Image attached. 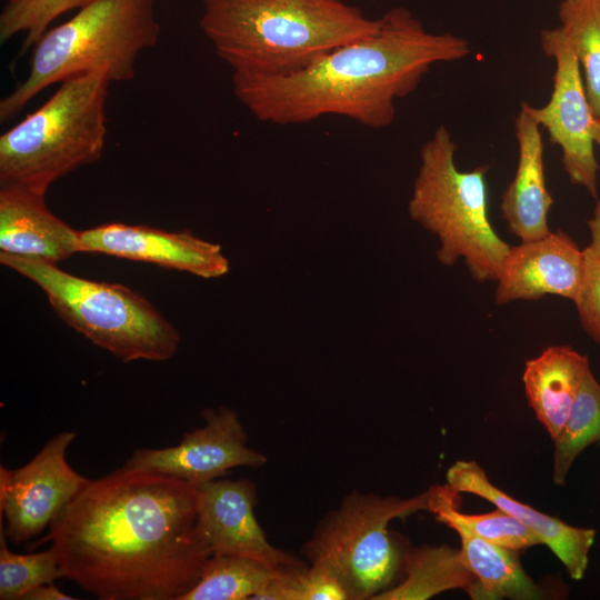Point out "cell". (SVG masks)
<instances>
[{
  "label": "cell",
  "mask_w": 600,
  "mask_h": 600,
  "mask_svg": "<svg viewBox=\"0 0 600 600\" xmlns=\"http://www.w3.org/2000/svg\"><path fill=\"white\" fill-rule=\"evenodd\" d=\"M457 148L443 124L422 146L408 213L438 237L441 264L453 266L462 258L476 281H496L511 247L490 221L489 166L460 171L454 162Z\"/></svg>",
  "instance_id": "cell-6"
},
{
  "label": "cell",
  "mask_w": 600,
  "mask_h": 600,
  "mask_svg": "<svg viewBox=\"0 0 600 600\" xmlns=\"http://www.w3.org/2000/svg\"><path fill=\"white\" fill-rule=\"evenodd\" d=\"M379 30L282 76L232 73L236 98L260 121L299 124L341 116L372 129L389 127L394 102L412 93L434 63L471 53L450 32L431 33L406 8L387 11Z\"/></svg>",
  "instance_id": "cell-2"
},
{
  "label": "cell",
  "mask_w": 600,
  "mask_h": 600,
  "mask_svg": "<svg viewBox=\"0 0 600 600\" xmlns=\"http://www.w3.org/2000/svg\"><path fill=\"white\" fill-rule=\"evenodd\" d=\"M429 490L428 511L452 530H466L484 541L518 552L542 544L530 529L499 508L487 513H463L458 510L459 492L448 483Z\"/></svg>",
  "instance_id": "cell-22"
},
{
  "label": "cell",
  "mask_w": 600,
  "mask_h": 600,
  "mask_svg": "<svg viewBox=\"0 0 600 600\" xmlns=\"http://www.w3.org/2000/svg\"><path fill=\"white\" fill-rule=\"evenodd\" d=\"M0 262L37 284L64 323L122 362L176 354L179 331L131 289L73 276L41 259L0 252Z\"/></svg>",
  "instance_id": "cell-7"
},
{
  "label": "cell",
  "mask_w": 600,
  "mask_h": 600,
  "mask_svg": "<svg viewBox=\"0 0 600 600\" xmlns=\"http://www.w3.org/2000/svg\"><path fill=\"white\" fill-rule=\"evenodd\" d=\"M518 167L501 198V212L509 230L529 241L547 236L553 199L546 186L543 143L539 123L521 108L514 119Z\"/></svg>",
  "instance_id": "cell-17"
},
{
  "label": "cell",
  "mask_w": 600,
  "mask_h": 600,
  "mask_svg": "<svg viewBox=\"0 0 600 600\" xmlns=\"http://www.w3.org/2000/svg\"><path fill=\"white\" fill-rule=\"evenodd\" d=\"M257 484L251 479H216L198 486L196 527L212 554L250 558L272 568L304 564L269 542L254 514Z\"/></svg>",
  "instance_id": "cell-12"
},
{
  "label": "cell",
  "mask_w": 600,
  "mask_h": 600,
  "mask_svg": "<svg viewBox=\"0 0 600 600\" xmlns=\"http://www.w3.org/2000/svg\"><path fill=\"white\" fill-rule=\"evenodd\" d=\"M110 81L88 73L60 82L36 111L0 137V188L44 194L59 178L97 162L107 137Z\"/></svg>",
  "instance_id": "cell-5"
},
{
  "label": "cell",
  "mask_w": 600,
  "mask_h": 600,
  "mask_svg": "<svg viewBox=\"0 0 600 600\" xmlns=\"http://www.w3.org/2000/svg\"><path fill=\"white\" fill-rule=\"evenodd\" d=\"M156 0H92L34 44L26 80L0 101V120L16 117L39 92L67 79L102 73L130 81L142 51L157 44Z\"/></svg>",
  "instance_id": "cell-4"
},
{
  "label": "cell",
  "mask_w": 600,
  "mask_h": 600,
  "mask_svg": "<svg viewBox=\"0 0 600 600\" xmlns=\"http://www.w3.org/2000/svg\"><path fill=\"white\" fill-rule=\"evenodd\" d=\"M461 541L463 560L473 577L467 592L474 600H536L540 587L522 568L518 551L502 548L470 532L454 530Z\"/></svg>",
  "instance_id": "cell-19"
},
{
  "label": "cell",
  "mask_w": 600,
  "mask_h": 600,
  "mask_svg": "<svg viewBox=\"0 0 600 600\" xmlns=\"http://www.w3.org/2000/svg\"><path fill=\"white\" fill-rule=\"evenodd\" d=\"M22 600H74V597L62 592L53 582H50L36 587Z\"/></svg>",
  "instance_id": "cell-29"
},
{
  "label": "cell",
  "mask_w": 600,
  "mask_h": 600,
  "mask_svg": "<svg viewBox=\"0 0 600 600\" xmlns=\"http://www.w3.org/2000/svg\"><path fill=\"white\" fill-rule=\"evenodd\" d=\"M447 483L459 493L480 497L523 523L564 566L572 580H581L588 569L596 530L571 526L526 504L494 486L473 460L456 461L447 471Z\"/></svg>",
  "instance_id": "cell-15"
},
{
  "label": "cell",
  "mask_w": 600,
  "mask_h": 600,
  "mask_svg": "<svg viewBox=\"0 0 600 600\" xmlns=\"http://www.w3.org/2000/svg\"><path fill=\"white\" fill-rule=\"evenodd\" d=\"M284 569L250 558L212 554L198 582L180 600H263Z\"/></svg>",
  "instance_id": "cell-21"
},
{
  "label": "cell",
  "mask_w": 600,
  "mask_h": 600,
  "mask_svg": "<svg viewBox=\"0 0 600 600\" xmlns=\"http://www.w3.org/2000/svg\"><path fill=\"white\" fill-rule=\"evenodd\" d=\"M92 0H8L0 13V41L26 33L21 53L34 46L58 17Z\"/></svg>",
  "instance_id": "cell-26"
},
{
  "label": "cell",
  "mask_w": 600,
  "mask_h": 600,
  "mask_svg": "<svg viewBox=\"0 0 600 600\" xmlns=\"http://www.w3.org/2000/svg\"><path fill=\"white\" fill-rule=\"evenodd\" d=\"M561 29L579 61L594 118L600 117V0H562Z\"/></svg>",
  "instance_id": "cell-24"
},
{
  "label": "cell",
  "mask_w": 600,
  "mask_h": 600,
  "mask_svg": "<svg viewBox=\"0 0 600 600\" xmlns=\"http://www.w3.org/2000/svg\"><path fill=\"white\" fill-rule=\"evenodd\" d=\"M79 252L101 253L184 271L203 279L224 276L229 260L221 247L189 230L107 223L79 231Z\"/></svg>",
  "instance_id": "cell-13"
},
{
  "label": "cell",
  "mask_w": 600,
  "mask_h": 600,
  "mask_svg": "<svg viewBox=\"0 0 600 600\" xmlns=\"http://www.w3.org/2000/svg\"><path fill=\"white\" fill-rule=\"evenodd\" d=\"M429 497V489L406 499L353 490L317 523L301 553L334 574L349 600H376L402 579L409 548L389 523L428 511Z\"/></svg>",
  "instance_id": "cell-8"
},
{
  "label": "cell",
  "mask_w": 600,
  "mask_h": 600,
  "mask_svg": "<svg viewBox=\"0 0 600 600\" xmlns=\"http://www.w3.org/2000/svg\"><path fill=\"white\" fill-rule=\"evenodd\" d=\"M296 600H349V598L334 574L309 564L297 573Z\"/></svg>",
  "instance_id": "cell-28"
},
{
  "label": "cell",
  "mask_w": 600,
  "mask_h": 600,
  "mask_svg": "<svg viewBox=\"0 0 600 600\" xmlns=\"http://www.w3.org/2000/svg\"><path fill=\"white\" fill-rule=\"evenodd\" d=\"M553 441L552 479L556 484L563 486L577 457L592 443L600 446V383L591 369Z\"/></svg>",
  "instance_id": "cell-23"
},
{
  "label": "cell",
  "mask_w": 600,
  "mask_h": 600,
  "mask_svg": "<svg viewBox=\"0 0 600 600\" xmlns=\"http://www.w3.org/2000/svg\"><path fill=\"white\" fill-rule=\"evenodd\" d=\"M204 426L162 449H139L124 462L127 469L160 472L194 486L219 479L236 467H261L264 453L248 446L238 413L229 407L206 408Z\"/></svg>",
  "instance_id": "cell-11"
},
{
  "label": "cell",
  "mask_w": 600,
  "mask_h": 600,
  "mask_svg": "<svg viewBox=\"0 0 600 600\" xmlns=\"http://www.w3.org/2000/svg\"><path fill=\"white\" fill-rule=\"evenodd\" d=\"M591 240L583 252L582 278L573 300L584 331L600 344V200L588 221Z\"/></svg>",
  "instance_id": "cell-27"
},
{
  "label": "cell",
  "mask_w": 600,
  "mask_h": 600,
  "mask_svg": "<svg viewBox=\"0 0 600 600\" xmlns=\"http://www.w3.org/2000/svg\"><path fill=\"white\" fill-rule=\"evenodd\" d=\"M197 511L198 486L121 467L89 479L44 539L64 578L101 600H180L212 556Z\"/></svg>",
  "instance_id": "cell-1"
},
{
  "label": "cell",
  "mask_w": 600,
  "mask_h": 600,
  "mask_svg": "<svg viewBox=\"0 0 600 600\" xmlns=\"http://www.w3.org/2000/svg\"><path fill=\"white\" fill-rule=\"evenodd\" d=\"M540 44L543 52L556 61L552 94L541 108L526 101L521 102V108L548 131L552 143L561 148L563 169L570 181L597 198L599 164L593 151L594 116L579 61L561 27L542 30Z\"/></svg>",
  "instance_id": "cell-9"
},
{
  "label": "cell",
  "mask_w": 600,
  "mask_h": 600,
  "mask_svg": "<svg viewBox=\"0 0 600 600\" xmlns=\"http://www.w3.org/2000/svg\"><path fill=\"white\" fill-rule=\"evenodd\" d=\"M76 432L53 436L23 467H0V519L6 536L21 543L41 533L89 479L73 470L66 453Z\"/></svg>",
  "instance_id": "cell-10"
},
{
  "label": "cell",
  "mask_w": 600,
  "mask_h": 600,
  "mask_svg": "<svg viewBox=\"0 0 600 600\" xmlns=\"http://www.w3.org/2000/svg\"><path fill=\"white\" fill-rule=\"evenodd\" d=\"M6 531L0 523V599L22 600L38 586L64 578L53 547L29 553L18 554L7 546Z\"/></svg>",
  "instance_id": "cell-25"
},
{
  "label": "cell",
  "mask_w": 600,
  "mask_h": 600,
  "mask_svg": "<svg viewBox=\"0 0 600 600\" xmlns=\"http://www.w3.org/2000/svg\"><path fill=\"white\" fill-rule=\"evenodd\" d=\"M583 252L562 230L511 247L499 269L497 304L534 301L547 294L574 300L581 283Z\"/></svg>",
  "instance_id": "cell-14"
},
{
  "label": "cell",
  "mask_w": 600,
  "mask_h": 600,
  "mask_svg": "<svg viewBox=\"0 0 600 600\" xmlns=\"http://www.w3.org/2000/svg\"><path fill=\"white\" fill-rule=\"evenodd\" d=\"M472 582L461 550L446 544L409 546L402 579L376 600H427L453 589L468 592Z\"/></svg>",
  "instance_id": "cell-20"
},
{
  "label": "cell",
  "mask_w": 600,
  "mask_h": 600,
  "mask_svg": "<svg viewBox=\"0 0 600 600\" xmlns=\"http://www.w3.org/2000/svg\"><path fill=\"white\" fill-rule=\"evenodd\" d=\"M201 1L200 28L232 73H292L381 26L342 0Z\"/></svg>",
  "instance_id": "cell-3"
},
{
  "label": "cell",
  "mask_w": 600,
  "mask_h": 600,
  "mask_svg": "<svg viewBox=\"0 0 600 600\" xmlns=\"http://www.w3.org/2000/svg\"><path fill=\"white\" fill-rule=\"evenodd\" d=\"M0 250L57 263L79 252V231L48 209L44 194L0 188Z\"/></svg>",
  "instance_id": "cell-16"
},
{
  "label": "cell",
  "mask_w": 600,
  "mask_h": 600,
  "mask_svg": "<svg viewBox=\"0 0 600 600\" xmlns=\"http://www.w3.org/2000/svg\"><path fill=\"white\" fill-rule=\"evenodd\" d=\"M592 138H593L594 144H597L600 148V117L594 118L593 120Z\"/></svg>",
  "instance_id": "cell-30"
},
{
  "label": "cell",
  "mask_w": 600,
  "mask_h": 600,
  "mask_svg": "<svg viewBox=\"0 0 600 600\" xmlns=\"http://www.w3.org/2000/svg\"><path fill=\"white\" fill-rule=\"evenodd\" d=\"M589 359L569 346H551L524 364L529 406L554 439L563 427L587 372Z\"/></svg>",
  "instance_id": "cell-18"
}]
</instances>
